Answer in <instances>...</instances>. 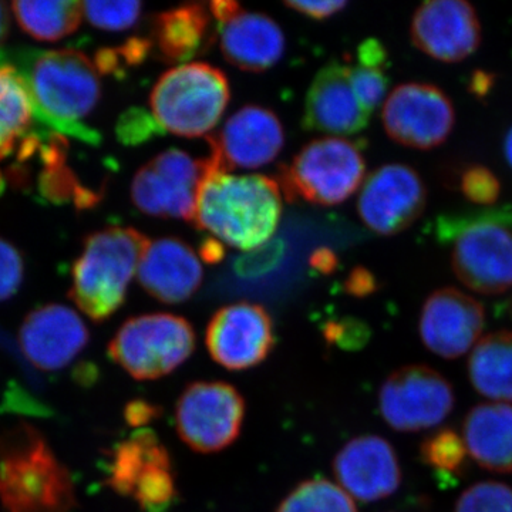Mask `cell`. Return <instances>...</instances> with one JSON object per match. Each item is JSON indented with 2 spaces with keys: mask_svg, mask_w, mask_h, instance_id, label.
<instances>
[{
  "mask_svg": "<svg viewBox=\"0 0 512 512\" xmlns=\"http://www.w3.org/2000/svg\"><path fill=\"white\" fill-rule=\"evenodd\" d=\"M25 80L33 116L60 136L100 143L97 131L83 123L99 104L101 84L96 64L76 49L30 52L16 67Z\"/></svg>",
  "mask_w": 512,
  "mask_h": 512,
  "instance_id": "2",
  "label": "cell"
},
{
  "mask_svg": "<svg viewBox=\"0 0 512 512\" xmlns=\"http://www.w3.org/2000/svg\"><path fill=\"white\" fill-rule=\"evenodd\" d=\"M67 141L60 134L50 136L46 144H40L37 151L45 170L40 175V192L47 201L62 204L70 200L79 208H90L100 201V195L84 188L76 175L66 167Z\"/></svg>",
  "mask_w": 512,
  "mask_h": 512,
  "instance_id": "28",
  "label": "cell"
},
{
  "mask_svg": "<svg viewBox=\"0 0 512 512\" xmlns=\"http://www.w3.org/2000/svg\"><path fill=\"white\" fill-rule=\"evenodd\" d=\"M468 456L491 473H512V404L480 403L463 423Z\"/></svg>",
  "mask_w": 512,
  "mask_h": 512,
  "instance_id": "23",
  "label": "cell"
},
{
  "mask_svg": "<svg viewBox=\"0 0 512 512\" xmlns=\"http://www.w3.org/2000/svg\"><path fill=\"white\" fill-rule=\"evenodd\" d=\"M468 377L481 396L512 402V330H500L478 340L468 359Z\"/></svg>",
  "mask_w": 512,
  "mask_h": 512,
  "instance_id": "25",
  "label": "cell"
},
{
  "mask_svg": "<svg viewBox=\"0 0 512 512\" xmlns=\"http://www.w3.org/2000/svg\"><path fill=\"white\" fill-rule=\"evenodd\" d=\"M357 59L362 66L384 70L387 67L389 56H387L386 47L379 40L367 39L357 49Z\"/></svg>",
  "mask_w": 512,
  "mask_h": 512,
  "instance_id": "44",
  "label": "cell"
},
{
  "mask_svg": "<svg viewBox=\"0 0 512 512\" xmlns=\"http://www.w3.org/2000/svg\"><path fill=\"white\" fill-rule=\"evenodd\" d=\"M86 323L73 309L46 305L23 320L19 342L23 353L40 370L55 372L73 362L89 345Z\"/></svg>",
  "mask_w": 512,
  "mask_h": 512,
  "instance_id": "19",
  "label": "cell"
},
{
  "mask_svg": "<svg viewBox=\"0 0 512 512\" xmlns=\"http://www.w3.org/2000/svg\"><path fill=\"white\" fill-rule=\"evenodd\" d=\"M282 187L289 198L332 207L352 197L366 175V160L353 141L342 137L313 140L282 167Z\"/></svg>",
  "mask_w": 512,
  "mask_h": 512,
  "instance_id": "8",
  "label": "cell"
},
{
  "mask_svg": "<svg viewBox=\"0 0 512 512\" xmlns=\"http://www.w3.org/2000/svg\"><path fill=\"white\" fill-rule=\"evenodd\" d=\"M485 325L483 303L456 288L431 293L421 308V342L434 355L457 359L471 352Z\"/></svg>",
  "mask_w": 512,
  "mask_h": 512,
  "instance_id": "17",
  "label": "cell"
},
{
  "mask_svg": "<svg viewBox=\"0 0 512 512\" xmlns=\"http://www.w3.org/2000/svg\"><path fill=\"white\" fill-rule=\"evenodd\" d=\"M349 82L357 100L369 116L383 103L389 89V79L382 69L376 67L349 66Z\"/></svg>",
  "mask_w": 512,
  "mask_h": 512,
  "instance_id": "35",
  "label": "cell"
},
{
  "mask_svg": "<svg viewBox=\"0 0 512 512\" xmlns=\"http://www.w3.org/2000/svg\"><path fill=\"white\" fill-rule=\"evenodd\" d=\"M116 134L124 146H138L147 143L151 138L161 136L164 130L153 114L133 107L117 121Z\"/></svg>",
  "mask_w": 512,
  "mask_h": 512,
  "instance_id": "37",
  "label": "cell"
},
{
  "mask_svg": "<svg viewBox=\"0 0 512 512\" xmlns=\"http://www.w3.org/2000/svg\"><path fill=\"white\" fill-rule=\"evenodd\" d=\"M205 174L192 218L229 247L254 251L274 237L282 217L278 183L266 175H234L204 158Z\"/></svg>",
  "mask_w": 512,
  "mask_h": 512,
  "instance_id": "1",
  "label": "cell"
},
{
  "mask_svg": "<svg viewBox=\"0 0 512 512\" xmlns=\"http://www.w3.org/2000/svg\"><path fill=\"white\" fill-rule=\"evenodd\" d=\"M288 8L308 16V18L315 20H325L330 16L336 15L348 3L345 0H328V2H301V0H289L285 3Z\"/></svg>",
  "mask_w": 512,
  "mask_h": 512,
  "instance_id": "42",
  "label": "cell"
},
{
  "mask_svg": "<svg viewBox=\"0 0 512 512\" xmlns=\"http://www.w3.org/2000/svg\"><path fill=\"white\" fill-rule=\"evenodd\" d=\"M5 190V178H3L2 171H0V194Z\"/></svg>",
  "mask_w": 512,
  "mask_h": 512,
  "instance_id": "51",
  "label": "cell"
},
{
  "mask_svg": "<svg viewBox=\"0 0 512 512\" xmlns=\"http://www.w3.org/2000/svg\"><path fill=\"white\" fill-rule=\"evenodd\" d=\"M83 15L96 28L120 32L133 28L141 16L140 2H82Z\"/></svg>",
  "mask_w": 512,
  "mask_h": 512,
  "instance_id": "34",
  "label": "cell"
},
{
  "mask_svg": "<svg viewBox=\"0 0 512 512\" xmlns=\"http://www.w3.org/2000/svg\"><path fill=\"white\" fill-rule=\"evenodd\" d=\"M323 336L329 345L345 350H359L365 348L370 339V329L363 320L355 318L329 320L323 326Z\"/></svg>",
  "mask_w": 512,
  "mask_h": 512,
  "instance_id": "38",
  "label": "cell"
},
{
  "mask_svg": "<svg viewBox=\"0 0 512 512\" xmlns=\"http://www.w3.org/2000/svg\"><path fill=\"white\" fill-rule=\"evenodd\" d=\"M460 190L471 204L493 207L501 195V181L484 165H470L460 177Z\"/></svg>",
  "mask_w": 512,
  "mask_h": 512,
  "instance_id": "36",
  "label": "cell"
},
{
  "mask_svg": "<svg viewBox=\"0 0 512 512\" xmlns=\"http://www.w3.org/2000/svg\"><path fill=\"white\" fill-rule=\"evenodd\" d=\"M171 454L151 430H140L111 450L107 480L114 493L133 497L140 478L157 464L170 463Z\"/></svg>",
  "mask_w": 512,
  "mask_h": 512,
  "instance_id": "26",
  "label": "cell"
},
{
  "mask_svg": "<svg viewBox=\"0 0 512 512\" xmlns=\"http://www.w3.org/2000/svg\"><path fill=\"white\" fill-rule=\"evenodd\" d=\"M22 281V256L12 244L0 238V302L15 295Z\"/></svg>",
  "mask_w": 512,
  "mask_h": 512,
  "instance_id": "39",
  "label": "cell"
},
{
  "mask_svg": "<svg viewBox=\"0 0 512 512\" xmlns=\"http://www.w3.org/2000/svg\"><path fill=\"white\" fill-rule=\"evenodd\" d=\"M454 512H512V488L498 481H481L458 497Z\"/></svg>",
  "mask_w": 512,
  "mask_h": 512,
  "instance_id": "33",
  "label": "cell"
},
{
  "mask_svg": "<svg viewBox=\"0 0 512 512\" xmlns=\"http://www.w3.org/2000/svg\"><path fill=\"white\" fill-rule=\"evenodd\" d=\"M512 205L441 215L440 244H451V268L461 284L481 295L512 288Z\"/></svg>",
  "mask_w": 512,
  "mask_h": 512,
  "instance_id": "4",
  "label": "cell"
},
{
  "mask_svg": "<svg viewBox=\"0 0 512 512\" xmlns=\"http://www.w3.org/2000/svg\"><path fill=\"white\" fill-rule=\"evenodd\" d=\"M340 487L363 503L384 500L399 490L402 467L392 444L375 434L355 437L333 460Z\"/></svg>",
  "mask_w": 512,
  "mask_h": 512,
  "instance_id": "18",
  "label": "cell"
},
{
  "mask_svg": "<svg viewBox=\"0 0 512 512\" xmlns=\"http://www.w3.org/2000/svg\"><path fill=\"white\" fill-rule=\"evenodd\" d=\"M13 13L20 28L42 42H56L72 35L82 22V2H13Z\"/></svg>",
  "mask_w": 512,
  "mask_h": 512,
  "instance_id": "29",
  "label": "cell"
},
{
  "mask_svg": "<svg viewBox=\"0 0 512 512\" xmlns=\"http://www.w3.org/2000/svg\"><path fill=\"white\" fill-rule=\"evenodd\" d=\"M33 107L18 69L0 62V160L9 156L32 124Z\"/></svg>",
  "mask_w": 512,
  "mask_h": 512,
  "instance_id": "27",
  "label": "cell"
},
{
  "mask_svg": "<svg viewBox=\"0 0 512 512\" xmlns=\"http://www.w3.org/2000/svg\"><path fill=\"white\" fill-rule=\"evenodd\" d=\"M377 286L379 284H377L376 276L369 269L357 266L346 278L343 288L350 296L366 298V296L373 295L377 291Z\"/></svg>",
  "mask_w": 512,
  "mask_h": 512,
  "instance_id": "43",
  "label": "cell"
},
{
  "mask_svg": "<svg viewBox=\"0 0 512 512\" xmlns=\"http://www.w3.org/2000/svg\"><path fill=\"white\" fill-rule=\"evenodd\" d=\"M227 62L244 72L262 73L274 67L285 52V36L265 13L241 10L218 28Z\"/></svg>",
  "mask_w": 512,
  "mask_h": 512,
  "instance_id": "22",
  "label": "cell"
},
{
  "mask_svg": "<svg viewBox=\"0 0 512 512\" xmlns=\"http://www.w3.org/2000/svg\"><path fill=\"white\" fill-rule=\"evenodd\" d=\"M245 419V400L232 384L194 382L175 406L178 436L195 453H220L235 443Z\"/></svg>",
  "mask_w": 512,
  "mask_h": 512,
  "instance_id": "9",
  "label": "cell"
},
{
  "mask_svg": "<svg viewBox=\"0 0 512 512\" xmlns=\"http://www.w3.org/2000/svg\"><path fill=\"white\" fill-rule=\"evenodd\" d=\"M427 188L414 168L386 164L366 178L357 212L370 231L390 237L419 220L426 210Z\"/></svg>",
  "mask_w": 512,
  "mask_h": 512,
  "instance_id": "13",
  "label": "cell"
},
{
  "mask_svg": "<svg viewBox=\"0 0 512 512\" xmlns=\"http://www.w3.org/2000/svg\"><path fill=\"white\" fill-rule=\"evenodd\" d=\"M195 349L191 323L174 313L134 316L117 330L109 356L136 380H158L190 359Z\"/></svg>",
  "mask_w": 512,
  "mask_h": 512,
  "instance_id": "7",
  "label": "cell"
},
{
  "mask_svg": "<svg viewBox=\"0 0 512 512\" xmlns=\"http://www.w3.org/2000/svg\"><path fill=\"white\" fill-rule=\"evenodd\" d=\"M137 278L148 295L175 305L188 301L200 289L204 269L187 242L178 238L150 239L138 264Z\"/></svg>",
  "mask_w": 512,
  "mask_h": 512,
  "instance_id": "21",
  "label": "cell"
},
{
  "mask_svg": "<svg viewBox=\"0 0 512 512\" xmlns=\"http://www.w3.org/2000/svg\"><path fill=\"white\" fill-rule=\"evenodd\" d=\"M420 457L426 466L433 468L441 477L456 478L463 476L470 456L463 437L446 427L423 440Z\"/></svg>",
  "mask_w": 512,
  "mask_h": 512,
  "instance_id": "31",
  "label": "cell"
},
{
  "mask_svg": "<svg viewBox=\"0 0 512 512\" xmlns=\"http://www.w3.org/2000/svg\"><path fill=\"white\" fill-rule=\"evenodd\" d=\"M382 119L393 141L427 151L446 143L456 126V110L434 84L404 83L384 101Z\"/></svg>",
  "mask_w": 512,
  "mask_h": 512,
  "instance_id": "12",
  "label": "cell"
},
{
  "mask_svg": "<svg viewBox=\"0 0 512 512\" xmlns=\"http://www.w3.org/2000/svg\"><path fill=\"white\" fill-rule=\"evenodd\" d=\"M454 403L451 383L424 365L394 370L379 390L380 414L400 433H419L439 426L453 412Z\"/></svg>",
  "mask_w": 512,
  "mask_h": 512,
  "instance_id": "10",
  "label": "cell"
},
{
  "mask_svg": "<svg viewBox=\"0 0 512 512\" xmlns=\"http://www.w3.org/2000/svg\"><path fill=\"white\" fill-rule=\"evenodd\" d=\"M210 8L211 16L218 23V28L229 22L234 16H237L241 12V5L237 2H224V0H217V2H211L208 5Z\"/></svg>",
  "mask_w": 512,
  "mask_h": 512,
  "instance_id": "45",
  "label": "cell"
},
{
  "mask_svg": "<svg viewBox=\"0 0 512 512\" xmlns=\"http://www.w3.org/2000/svg\"><path fill=\"white\" fill-rule=\"evenodd\" d=\"M493 74L478 70L474 72L470 79V92L476 94L477 97H485L490 90L493 89Z\"/></svg>",
  "mask_w": 512,
  "mask_h": 512,
  "instance_id": "47",
  "label": "cell"
},
{
  "mask_svg": "<svg viewBox=\"0 0 512 512\" xmlns=\"http://www.w3.org/2000/svg\"><path fill=\"white\" fill-rule=\"evenodd\" d=\"M311 265L320 274H332L338 266V258L329 249H318L315 254L312 255Z\"/></svg>",
  "mask_w": 512,
  "mask_h": 512,
  "instance_id": "46",
  "label": "cell"
},
{
  "mask_svg": "<svg viewBox=\"0 0 512 512\" xmlns=\"http://www.w3.org/2000/svg\"><path fill=\"white\" fill-rule=\"evenodd\" d=\"M284 255V247L281 242L269 241L262 247L249 251V254L242 256L235 264V271L238 275L254 276L274 268L275 264L281 261Z\"/></svg>",
  "mask_w": 512,
  "mask_h": 512,
  "instance_id": "40",
  "label": "cell"
},
{
  "mask_svg": "<svg viewBox=\"0 0 512 512\" xmlns=\"http://www.w3.org/2000/svg\"><path fill=\"white\" fill-rule=\"evenodd\" d=\"M210 8L204 3H188L165 10L153 23V47L167 64H187L211 45Z\"/></svg>",
  "mask_w": 512,
  "mask_h": 512,
  "instance_id": "24",
  "label": "cell"
},
{
  "mask_svg": "<svg viewBox=\"0 0 512 512\" xmlns=\"http://www.w3.org/2000/svg\"><path fill=\"white\" fill-rule=\"evenodd\" d=\"M205 343L212 360L225 369H252L265 362L274 349V322L264 306L256 303L224 306L208 323Z\"/></svg>",
  "mask_w": 512,
  "mask_h": 512,
  "instance_id": "14",
  "label": "cell"
},
{
  "mask_svg": "<svg viewBox=\"0 0 512 512\" xmlns=\"http://www.w3.org/2000/svg\"><path fill=\"white\" fill-rule=\"evenodd\" d=\"M200 252L202 259L205 262H210V264L220 262L224 258V248L221 247L217 239H207V241L202 242Z\"/></svg>",
  "mask_w": 512,
  "mask_h": 512,
  "instance_id": "48",
  "label": "cell"
},
{
  "mask_svg": "<svg viewBox=\"0 0 512 512\" xmlns=\"http://www.w3.org/2000/svg\"><path fill=\"white\" fill-rule=\"evenodd\" d=\"M131 498L144 512L170 511L178 498L173 461L151 467L138 481Z\"/></svg>",
  "mask_w": 512,
  "mask_h": 512,
  "instance_id": "32",
  "label": "cell"
},
{
  "mask_svg": "<svg viewBox=\"0 0 512 512\" xmlns=\"http://www.w3.org/2000/svg\"><path fill=\"white\" fill-rule=\"evenodd\" d=\"M148 242L137 229L121 227L101 229L86 238L73 265L69 292L84 315L100 323L119 311Z\"/></svg>",
  "mask_w": 512,
  "mask_h": 512,
  "instance_id": "5",
  "label": "cell"
},
{
  "mask_svg": "<svg viewBox=\"0 0 512 512\" xmlns=\"http://www.w3.org/2000/svg\"><path fill=\"white\" fill-rule=\"evenodd\" d=\"M410 37L413 45L431 59L458 63L481 45L480 19L464 0H431L414 12Z\"/></svg>",
  "mask_w": 512,
  "mask_h": 512,
  "instance_id": "16",
  "label": "cell"
},
{
  "mask_svg": "<svg viewBox=\"0 0 512 512\" xmlns=\"http://www.w3.org/2000/svg\"><path fill=\"white\" fill-rule=\"evenodd\" d=\"M504 157L505 161H507L508 165H510L512 170V127L510 128V130H508V133L505 134Z\"/></svg>",
  "mask_w": 512,
  "mask_h": 512,
  "instance_id": "50",
  "label": "cell"
},
{
  "mask_svg": "<svg viewBox=\"0 0 512 512\" xmlns=\"http://www.w3.org/2000/svg\"><path fill=\"white\" fill-rule=\"evenodd\" d=\"M0 504L6 512H70L77 507L70 471L32 424L0 430Z\"/></svg>",
  "mask_w": 512,
  "mask_h": 512,
  "instance_id": "3",
  "label": "cell"
},
{
  "mask_svg": "<svg viewBox=\"0 0 512 512\" xmlns=\"http://www.w3.org/2000/svg\"><path fill=\"white\" fill-rule=\"evenodd\" d=\"M215 168L231 173L235 168H259L272 163L285 144L284 127L274 111L249 104L232 114L218 131L207 138Z\"/></svg>",
  "mask_w": 512,
  "mask_h": 512,
  "instance_id": "15",
  "label": "cell"
},
{
  "mask_svg": "<svg viewBox=\"0 0 512 512\" xmlns=\"http://www.w3.org/2000/svg\"><path fill=\"white\" fill-rule=\"evenodd\" d=\"M369 119L350 86L348 64L333 60L322 67L306 94L303 128L352 136L365 130Z\"/></svg>",
  "mask_w": 512,
  "mask_h": 512,
  "instance_id": "20",
  "label": "cell"
},
{
  "mask_svg": "<svg viewBox=\"0 0 512 512\" xmlns=\"http://www.w3.org/2000/svg\"><path fill=\"white\" fill-rule=\"evenodd\" d=\"M276 512H357V507L340 485L315 478L293 488Z\"/></svg>",
  "mask_w": 512,
  "mask_h": 512,
  "instance_id": "30",
  "label": "cell"
},
{
  "mask_svg": "<svg viewBox=\"0 0 512 512\" xmlns=\"http://www.w3.org/2000/svg\"><path fill=\"white\" fill-rule=\"evenodd\" d=\"M9 32V12L5 3L0 2V46L5 42Z\"/></svg>",
  "mask_w": 512,
  "mask_h": 512,
  "instance_id": "49",
  "label": "cell"
},
{
  "mask_svg": "<svg viewBox=\"0 0 512 512\" xmlns=\"http://www.w3.org/2000/svg\"><path fill=\"white\" fill-rule=\"evenodd\" d=\"M231 99L227 76L208 63H187L160 77L150 96L151 110L164 131L197 138L210 134Z\"/></svg>",
  "mask_w": 512,
  "mask_h": 512,
  "instance_id": "6",
  "label": "cell"
},
{
  "mask_svg": "<svg viewBox=\"0 0 512 512\" xmlns=\"http://www.w3.org/2000/svg\"><path fill=\"white\" fill-rule=\"evenodd\" d=\"M205 161L195 160L178 148H170L143 165L131 183V200L151 217L191 221Z\"/></svg>",
  "mask_w": 512,
  "mask_h": 512,
  "instance_id": "11",
  "label": "cell"
},
{
  "mask_svg": "<svg viewBox=\"0 0 512 512\" xmlns=\"http://www.w3.org/2000/svg\"><path fill=\"white\" fill-rule=\"evenodd\" d=\"M161 414H163V409L160 406L143 399L131 400L124 409V419L128 426L137 427V429L157 420Z\"/></svg>",
  "mask_w": 512,
  "mask_h": 512,
  "instance_id": "41",
  "label": "cell"
}]
</instances>
